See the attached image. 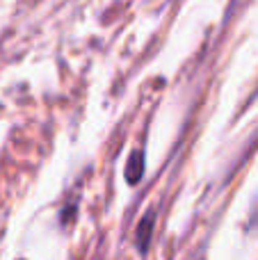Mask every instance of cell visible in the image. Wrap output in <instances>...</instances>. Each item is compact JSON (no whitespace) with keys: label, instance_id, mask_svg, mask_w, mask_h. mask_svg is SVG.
I'll return each mask as SVG.
<instances>
[{"label":"cell","instance_id":"cell-1","mask_svg":"<svg viewBox=\"0 0 258 260\" xmlns=\"http://www.w3.org/2000/svg\"><path fill=\"white\" fill-rule=\"evenodd\" d=\"M153 224H155V210H149L144 217H142L140 226H137V233H135V244L142 253L149 251L151 247V235H153Z\"/></svg>","mask_w":258,"mask_h":260},{"label":"cell","instance_id":"cell-2","mask_svg":"<svg viewBox=\"0 0 258 260\" xmlns=\"http://www.w3.org/2000/svg\"><path fill=\"white\" fill-rule=\"evenodd\" d=\"M142 174H144V155L137 151V153H133L126 165V180L131 185H135L142 180Z\"/></svg>","mask_w":258,"mask_h":260}]
</instances>
